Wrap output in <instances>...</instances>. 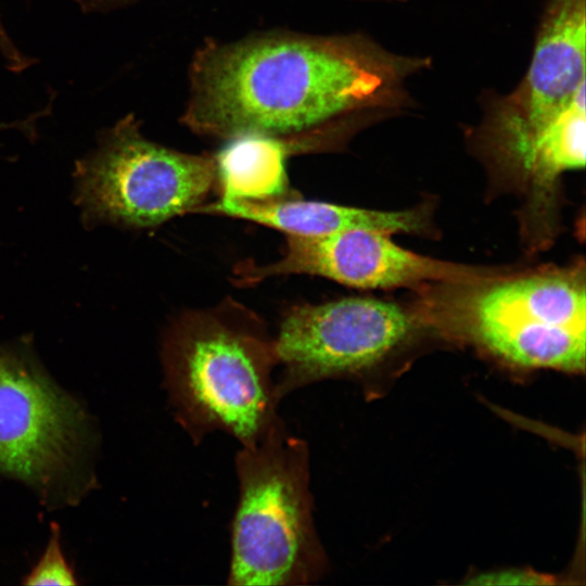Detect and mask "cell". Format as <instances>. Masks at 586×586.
<instances>
[{"mask_svg": "<svg viewBox=\"0 0 586 586\" xmlns=\"http://www.w3.org/2000/svg\"><path fill=\"white\" fill-rule=\"evenodd\" d=\"M293 150L286 138L244 135L227 140L217 153L222 199L282 200L288 192L285 161Z\"/></svg>", "mask_w": 586, "mask_h": 586, "instance_id": "12", "label": "cell"}, {"mask_svg": "<svg viewBox=\"0 0 586 586\" xmlns=\"http://www.w3.org/2000/svg\"><path fill=\"white\" fill-rule=\"evenodd\" d=\"M95 433L82 405L48 375L28 344H0V473L46 506L74 504L93 483Z\"/></svg>", "mask_w": 586, "mask_h": 586, "instance_id": "5", "label": "cell"}, {"mask_svg": "<svg viewBox=\"0 0 586 586\" xmlns=\"http://www.w3.org/2000/svg\"><path fill=\"white\" fill-rule=\"evenodd\" d=\"M161 359L176 418L194 440L219 430L251 446L282 421L275 337L239 303L177 318L163 336Z\"/></svg>", "mask_w": 586, "mask_h": 586, "instance_id": "2", "label": "cell"}, {"mask_svg": "<svg viewBox=\"0 0 586 586\" xmlns=\"http://www.w3.org/2000/svg\"><path fill=\"white\" fill-rule=\"evenodd\" d=\"M444 286L443 304L433 306V316L500 360L526 369L584 371L583 271L500 273L477 283Z\"/></svg>", "mask_w": 586, "mask_h": 586, "instance_id": "4", "label": "cell"}, {"mask_svg": "<svg viewBox=\"0 0 586 586\" xmlns=\"http://www.w3.org/2000/svg\"><path fill=\"white\" fill-rule=\"evenodd\" d=\"M23 584L31 586L78 584L74 569L62 550L58 526L53 527L42 556L24 577Z\"/></svg>", "mask_w": 586, "mask_h": 586, "instance_id": "13", "label": "cell"}, {"mask_svg": "<svg viewBox=\"0 0 586 586\" xmlns=\"http://www.w3.org/2000/svg\"><path fill=\"white\" fill-rule=\"evenodd\" d=\"M586 0H549L528 68L514 90L484 101L480 131L506 135L551 123L585 89Z\"/></svg>", "mask_w": 586, "mask_h": 586, "instance_id": "9", "label": "cell"}, {"mask_svg": "<svg viewBox=\"0 0 586 586\" xmlns=\"http://www.w3.org/2000/svg\"><path fill=\"white\" fill-rule=\"evenodd\" d=\"M217 179L215 154H193L153 142L130 113L99 136L76 162L75 203L88 227L149 228L203 204Z\"/></svg>", "mask_w": 586, "mask_h": 586, "instance_id": "6", "label": "cell"}, {"mask_svg": "<svg viewBox=\"0 0 586 586\" xmlns=\"http://www.w3.org/2000/svg\"><path fill=\"white\" fill-rule=\"evenodd\" d=\"M291 273L321 276L359 289H391L421 283L471 284L500 272L455 264L408 251L391 233L370 228H349L323 235L286 234L282 256L265 266L244 265L238 284L259 282Z\"/></svg>", "mask_w": 586, "mask_h": 586, "instance_id": "8", "label": "cell"}, {"mask_svg": "<svg viewBox=\"0 0 586 586\" xmlns=\"http://www.w3.org/2000/svg\"><path fill=\"white\" fill-rule=\"evenodd\" d=\"M192 213L219 214L257 222L285 234L323 235L349 228H370L387 233H421L428 227L421 208L377 211L319 201H246L220 198L201 204Z\"/></svg>", "mask_w": 586, "mask_h": 586, "instance_id": "11", "label": "cell"}, {"mask_svg": "<svg viewBox=\"0 0 586 586\" xmlns=\"http://www.w3.org/2000/svg\"><path fill=\"white\" fill-rule=\"evenodd\" d=\"M585 90L546 127L480 150L491 166L527 194L533 212L550 205L560 178L585 166Z\"/></svg>", "mask_w": 586, "mask_h": 586, "instance_id": "10", "label": "cell"}, {"mask_svg": "<svg viewBox=\"0 0 586 586\" xmlns=\"http://www.w3.org/2000/svg\"><path fill=\"white\" fill-rule=\"evenodd\" d=\"M416 326L403 307L378 298L348 297L292 307L275 337L282 367L279 396L373 367L406 342Z\"/></svg>", "mask_w": 586, "mask_h": 586, "instance_id": "7", "label": "cell"}, {"mask_svg": "<svg viewBox=\"0 0 586 586\" xmlns=\"http://www.w3.org/2000/svg\"><path fill=\"white\" fill-rule=\"evenodd\" d=\"M0 52L5 60L7 65L15 72L23 71L30 63L29 59L26 58L16 46L13 43L9 35L7 34L5 28L3 27L0 20Z\"/></svg>", "mask_w": 586, "mask_h": 586, "instance_id": "15", "label": "cell"}, {"mask_svg": "<svg viewBox=\"0 0 586 586\" xmlns=\"http://www.w3.org/2000/svg\"><path fill=\"white\" fill-rule=\"evenodd\" d=\"M553 583L556 582L552 576L523 569L484 572L467 582L473 585H548Z\"/></svg>", "mask_w": 586, "mask_h": 586, "instance_id": "14", "label": "cell"}, {"mask_svg": "<svg viewBox=\"0 0 586 586\" xmlns=\"http://www.w3.org/2000/svg\"><path fill=\"white\" fill-rule=\"evenodd\" d=\"M85 10H109L135 0H75Z\"/></svg>", "mask_w": 586, "mask_h": 586, "instance_id": "16", "label": "cell"}, {"mask_svg": "<svg viewBox=\"0 0 586 586\" xmlns=\"http://www.w3.org/2000/svg\"><path fill=\"white\" fill-rule=\"evenodd\" d=\"M431 59L390 51L361 33L272 29L205 39L188 69L179 122L193 133L230 140L358 130L413 109L408 82Z\"/></svg>", "mask_w": 586, "mask_h": 586, "instance_id": "1", "label": "cell"}, {"mask_svg": "<svg viewBox=\"0 0 586 586\" xmlns=\"http://www.w3.org/2000/svg\"><path fill=\"white\" fill-rule=\"evenodd\" d=\"M382 1H387V2H404V1H407V0H382Z\"/></svg>", "mask_w": 586, "mask_h": 586, "instance_id": "17", "label": "cell"}, {"mask_svg": "<svg viewBox=\"0 0 586 586\" xmlns=\"http://www.w3.org/2000/svg\"><path fill=\"white\" fill-rule=\"evenodd\" d=\"M239 499L231 527L228 583L307 585L327 558L313 519L309 450L280 421L235 458Z\"/></svg>", "mask_w": 586, "mask_h": 586, "instance_id": "3", "label": "cell"}]
</instances>
